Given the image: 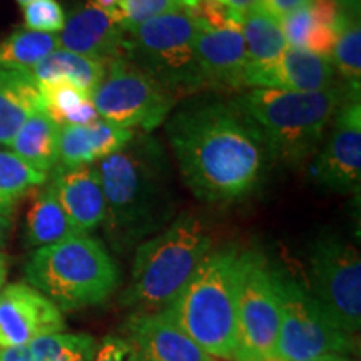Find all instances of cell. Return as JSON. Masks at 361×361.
Segmentation results:
<instances>
[{
  "mask_svg": "<svg viewBox=\"0 0 361 361\" xmlns=\"http://www.w3.org/2000/svg\"><path fill=\"white\" fill-rule=\"evenodd\" d=\"M164 126L184 184L204 202L246 200L273 164L258 126L234 99H183Z\"/></svg>",
  "mask_w": 361,
  "mask_h": 361,
  "instance_id": "1",
  "label": "cell"
},
{
  "mask_svg": "<svg viewBox=\"0 0 361 361\" xmlns=\"http://www.w3.org/2000/svg\"><path fill=\"white\" fill-rule=\"evenodd\" d=\"M104 202L102 228L112 247L128 251L164 229L174 213L173 179L166 149L151 134L99 161Z\"/></svg>",
  "mask_w": 361,
  "mask_h": 361,
  "instance_id": "2",
  "label": "cell"
},
{
  "mask_svg": "<svg viewBox=\"0 0 361 361\" xmlns=\"http://www.w3.org/2000/svg\"><path fill=\"white\" fill-rule=\"evenodd\" d=\"M360 89L336 82L318 92L247 89L234 101L258 126L271 162L300 166L318 152L336 111Z\"/></svg>",
  "mask_w": 361,
  "mask_h": 361,
  "instance_id": "3",
  "label": "cell"
},
{
  "mask_svg": "<svg viewBox=\"0 0 361 361\" xmlns=\"http://www.w3.org/2000/svg\"><path fill=\"white\" fill-rule=\"evenodd\" d=\"M241 266L243 251L236 246L211 251L173 303L162 310L213 358L236 356Z\"/></svg>",
  "mask_w": 361,
  "mask_h": 361,
  "instance_id": "4",
  "label": "cell"
},
{
  "mask_svg": "<svg viewBox=\"0 0 361 361\" xmlns=\"http://www.w3.org/2000/svg\"><path fill=\"white\" fill-rule=\"evenodd\" d=\"M211 251L209 224L194 213L178 214L161 233L137 246L121 305L134 313L166 310Z\"/></svg>",
  "mask_w": 361,
  "mask_h": 361,
  "instance_id": "5",
  "label": "cell"
},
{
  "mask_svg": "<svg viewBox=\"0 0 361 361\" xmlns=\"http://www.w3.org/2000/svg\"><path fill=\"white\" fill-rule=\"evenodd\" d=\"M24 278L66 313L106 303L119 286L121 271L102 241L78 234L34 250Z\"/></svg>",
  "mask_w": 361,
  "mask_h": 361,
  "instance_id": "6",
  "label": "cell"
},
{
  "mask_svg": "<svg viewBox=\"0 0 361 361\" xmlns=\"http://www.w3.org/2000/svg\"><path fill=\"white\" fill-rule=\"evenodd\" d=\"M196 35L197 29L183 11L162 13L126 30V59L183 101L207 90Z\"/></svg>",
  "mask_w": 361,
  "mask_h": 361,
  "instance_id": "7",
  "label": "cell"
},
{
  "mask_svg": "<svg viewBox=\"0 0 361 361\" xmlns=\"http://www.w3.org/2000/svg\"><path fill=\"white\" fill-rule=\"evenodd\" d=\"M281 323L274 358L319 361L353 351L351 335L329 318L303 283L274 271Z\"/></svg>",
  "mask_w": 361,
  "mask_h": 361,
  "instance_id": "8",
  "label": "cell"
},
{
  "mask_svg": "<svg viewBox=\"0 0 361 361\" xmlns=\"http://www.w3.org/2000/svg\"><path fill=\"white\" fill-rule=\"evenodd\" d=\"M90 99L102 121L144 134L164 124L179 102L126 57L106 62V74Z\"/></svg>",
  "mask_w": 361,
  "mask_h": 361,
  "instance_id": "9",
  "label": "cell"
},
{
  "mask_svg": "<svg viewBox=\"0 0 361 361\" xmlns=\"http://www.w3.org/2000/svg\"><path fill=\"white\" fill-rule=\"evenodd\" d=\"M281 310L274 268L263 255L243 251L238 296V348L234 361L274 358Z\"/></svg>",
  "mask_w": 361,
  "mask_h": 361,
  "instance_id": "10",
  "label": "cell"
},
{
  "mask_svg": "<svg viewBox=\"0 0 361 361\" xmlns=\"http://www.w3.org/2000/svg\"><path fill=\"white\" fill-rule=\"evenodd\" d=\"M311 296L343 331L361 324V259L358 250L340 238H319L310 252Z\"/></svg>",
  "mask_w": 361,
  "mask_h": 361,
  "instance_id": "11",
  "label": "cell"
},
{
  "mask_svg": "<svg viewBox=\"0 0 361 361\" xmlns=\"http://www.w3.org/2000/svg\"><path fill=\"white\" fill-rule=\"evenodd\" d=\"M310 166L311 179L333 192H358L361 186V101L350 94L333 117L324 142Z\"/></svg>",
  "mask_w": 361,
  "mask_h": 361,
  "instance_id": "12",
  "label": "cell"
},
{
  "mask_svg": "<svg viewBox=\"0 0 361 361\" xmlns=\"http://www.w3.org/2000/svg\"><path fill=\"white\" fill-rule=\"evenodd\" d=\"M66 319L56 305L27 283L0 291V348H20L39 338L64 333Z\"/></svg>",
  "mask_w": 361,
  "mask_h": 361,
  "instance_id": "13",
  "label": "cell"
},
{
  "mask_svg": "<svg viewBox=\"0 0 361 361\" xmlns=\"http://www.w3.org/2000/svg\"><path fill=\"white\" fill-rule=\"evenodd\" d=\"M338 82L329 59L303 49L286 47L269 64L246 67L243 89H278L290 92H318Z\"/></svg>",
  "mask_w": 361,
  "mask_h": 361,
  "instance_id": "14",
  "label": "cell"
},
{
  "mask_svg": "<svg viewBox=\"0 0 361 361\" xmlns=\"http://www.w3.org/2000/svg\"><path fill=\"white\" fill-rule=\"evenodd\" d=\"M59 49L79 54L96 61L109 62L126 57L128 37L109 12L102 11L92 0L72 8L66 17L61 35H57Z\"/></svg>",
  "mask_w": 361,
  "mask_h": 361,
  "instance_id": "15",
  "label": "cell"
},
{
  "mask_svg": "<svg viewBox=\"0 0 361 361\" xmlns=\"http://www.w3.org/2000/svg\"><path fill=\"white\" fill-rule=\"evenodd\" d=\"M123 331L141 361H216L162 311L133 313Z\"/></svg>",
  "mask_w": 361,
  "mask_h": 361,
  "instance_id": "16",
  "label": "cell"
},
{
  "mask_svg": "<svg viewBox=\"0 0 361 361\" xmlns=\"http://www.w3.org/2000/svg\"><path fill=\"white\" fill-rule=\"evenodd\" d=\"M51 184L67 218L80 234H90L102 226L106 202L97 166H57L51 173Z\"/></svg>",
  "mask_w": 361,
  "mask_h": 361,
  "instance_id": "17",
  "label": "cell"
},
{
  "mask_svg": "<svg viewBox=\"0 0 361 361\" xmlns=\"http://www.w3.org/2000/svg\"><path fill=\"white\" fill-rule=\"evenodd\" d=\"M196 56L207 90L243 89L247 56L241 27L216 32L197 30Z\"/></svg>",
  "mask_w": 361,
  "mask_h": 361,
  "instance_id": "18",
  "label": "cell"
},
{
  "mask_svg": "<svg viewBox=\"0 0 361 361\" xmlns=\"http://www.w3.org/2000/svg\"><path fill=\"white\" fill-rule=\"evenodd\" d=\"M135 134V130L117 128L102 119L90 124L61 126L57 166L74 168L94 164L121 151Z\"/></svg>",
  "mask_w": 361,
  "mask_h": 361,
  "instance_id": "19",
  "label": "cell"
},
{
  "mask_svg": "<svg viewBox=\"0 0 361 361\" xmlns=\"http://www.w3.org/2000/svg\"><path fill=\"white\" fill-rule=\"evenodd\" d=\"M44 111L39 84L29 71L0 69V146L11 144L24 123Z\"/></svg>",
  "mask_w": 361,
  "mask_h": 361,
  "instance_id": "20",
  "label": "cell"
},
{
  "mask_svg": "<svg viewBox=\"0 0 361 361\" xmlns=\"http://www.w3.org/2000/svg\"><path fill=\"white\" fill-rule=\"evenodd\" d=\"M80 234L67 218L66 211L59 202L51 180L42 184L35 194L25 219V245L34 250L56 245L72 236Z\"/></svg>",
  "mask_w": 361,
  "mask_h": 361,
  "instance_id": "21",
  "label": "cell"
},
{
  "mask_svg": "<svg viewBox=\"0 0 361 361\" xmlns=\"http://www.w3.org/2000/svg\"><path fill=\"white\" fill-rule=\"evenodd\" d=\"M59 134L61 126L47 112L39 111L19 129L11 149L30 168L49 176L59 162Z\"/></svg>",
  "mask_w": 361,
  "mask_h": 361,
  "instance_id": "22",
  "label": "cell"
},
{
  "mask_svg": "<svg viewBox=\"0 0 361 361\" xmlns=\"http://www.w3.org/2000/svg\"><path fill=\"white\" fill-rule=\"evenodd\" d=\"M29 74L37 84L67 80L90 96L106 74V62L79 56L64 49H56L37 66L29 69Z\"/></svg>",
  "mask_w": 361,
  "mask_h": 361,
  "instance_id": "23",
  "label": "cell"
},
{
  "mask_svg": "<svg viewBox=\"0 0 361 361\" xmlns=\"http://www.w3.org/2000/svg\"><path fill=\"white\" fill-rule=\"evenodd\" d=\"M44 111L59 126L90 124L101 119L87 92L67 80L39 84Z\"/></svg>",
  "mask_w": 361,
  "mask_h": 361,
  "instance_id": "24",
  "label": "cell"
},
{
  "mask_svg": "<svg viewBox=\"0 0 361 361\" xmlns=\"http://www.w3.org/2000/svg\"><path fill=\"white\" fill-rule=\"evenodd\" d=\"M241 34L246 45L247 67L269 64L288 47L281 22L258 7L243 13Z\"/></svg>",
  "mask_w": 361,
  "mask_h": 361,
  "instance_id": "25",
  "label": "cell"
},
{
  "mask_svg": "<svg viewBox=\"0 0 361 361\" xmlns=\"http://www.w3.org/2000/svg\"><path fill=\"white\" fill-rule=\"evenodd\" d=\"M47 174L30 168L12 151H0V214L13 216L27 194L47 183Z\"/></svg>",
  "mask_w": 361,
  "mask_h": 361,
  "instance_id": "26",
  "label": "cell"
},
{
  "mask_svg": "<svg viewBox=\"0 0 361 361\" xmlns=\"http://www.w3.org/2000/svg\"><path fill=\"white\" fill-rule=\"evenodd\" d=\"M59 49L57 35L17 29L0 40V69L29 71Z\"/></svg>",
  "mask_w": 361,
  "mask_h": 361,
  "instance_id": "27",
  "label": "cell"
},
{
  "mask_svg": "<svg viewBox=\"0 0 361 361\" xmlns=\"http://www.w3.org/2000/svg\"><path fill=\"white\" fill-rule=\"evenodd\" d=\"M27 361H94L97 345L84 333H57L24 346Z\"/></svg>",
  "mask_w": 361,
  "mask_h": 361,
  "instance_id": "28",
  "label": "cell"
},
{
  "mask_svg": "<svg viewBox=\"0 0 361 361\" xmlns=\"http://www.w3.org/2000/svg\"><path fill=\"white\" fill-rule=\"evenodd\" d=\"M340 82L348 87H361V24L360 17H348L338 34L336 44L329 56Z\"/></svg>",
  "mask_w": 361,
  "mask_h": 361,
  "instance_id": "29",
  "label": "cell"
},
{
  "mask_svg": "<svg viewBox=\"0 0 361 361\" xmlns=\"http://www.w3.org/2000/svg\"><path fill=\"white\" fill-rule=\"evenodd\" d=\"M180 11L186 13L200 32L241 27V13L231 11L219 0H183Z\"/></svg>",
  "mask_w": 361,
  "mask_h": 361,
  "instance_id": "30",
  "label": "cell"
},
{
  "mask_svg": "<svg viewBox=\"0 0 361 361\" xmlns=\"http://www.w3.org/2000/svg\"><path fill=\"white\" fill-rule=\"evenodd\" d=\"M183 0H123L117 22L124 30L142 24L152 17L180 11Z\"/></svg>",
  "mask_w": 361,
  "mask_h": 361,
  "instance_id": "31",
  "label": "cell"
},
{
  "mask_svg": "<svg viewBox=\"0 0 361 361\" xmlns=\"http://www.w3.org/2000/svg\"><path fill=\"white\" fill-rule=\"evenodd\" d=\"M66 24V12L57 0H34L24 7V25L27 30L42 34L61 32Z\"/></svg>",
  "mask_w": 361,
  "mask_h": 361,
  "instance_id": "32",
  "label": "cell"
},
{
  "mask_svg": "<svg viewBox=\"0 0 361 361\" xmlns=\"http://www.w3.org/2000/svg\"><path fill=\"white\" fill-rule=\"evenodd\" d=\"M94 361H141L134 346L124 336H106L96 351Z\"/></svg>",
  "mask_w": 361,
  "mask_h": 361,
  "instance_id": "33",
  "label": "cell"
},
{
  "mask_svg": "<svg viewBox=\"0 0 361 361\" xmlns=\"http://www.w3.org/2000/svg\"><path fill=\"white\" fill-rule=\"evenodd\" d=\"M310 0H259L258 8L273 16L274 19H283L288 13L305 7Z\"/></svg>",
  "mask_w": 361,
  "mask_h": 361,
  "instance_id": "34",
  "label": "cell"
},
{
  "mask_svg": "<svg viewBox=\"0 0 361 361\" xmlns=\"http://www.w3.org/2000/svg\"><path fill=\"white\" fill-rule=\"evenodd\" d=\"M13 228V216L0 214V251L7 246Z\"/></svg>",
  "mask_w": 361,
  "mask_h": 361,
  "instance_id": "35",
  "label": "cell"
},
{
  "mask_svg": "<svg viewBox=\"0 0 361 361\" xmlns=\"http://www.w3.org/2000/svg\"><path fill=\"white\" fill-rule=\"evenodd\" d=\"M219 2H223L226 7H229L231 11L238 12V13H246L250 12L251 8L258 7L259 0H219Z\"/></svg>",
  "mask_w": 361,
  "mask_h": 361,
  "instance_id": "36",
  "label": "cell"
},
{
  "mask_svg": "<svg viewBox=\"0 0 361 361\" xmlns=\"http://www.w3.org/2000/svg\"><path fill=\"white\" fill-rule=\"evenodd\" d=\"M0 361H27L25 348H0Z\"/></svg>",
  "mask_w": 361,
  "mask_h": 361,
  "instance_id": "37",
  "label": "cell"
},
{
  "mask_svg": "<svg viewBox=\"0 0 361 361\" xmlns=\"http://www.w3.org/2000/svg\"><path fill=\"white\" fill-rule=\"evenodd\" d=\"M335 2L338 4V7H340L345 13H348V16L360 17L361 0H335Z\"/></svg>",
  "mask_w": 361,
  "mask_h": 361,
  "instance_id": "38",
  "label": "cell"
},
{
  "mask_svg": "<svg viewBox=\"0 0 361 361\" xmlns=\"http://www.w3.org/2000/svg\"><path fill=\"white\" fill-rule=\"evenodd\" d=\"M94 4H96L97 7H101L102 11L109 12L112 17L117 20V13H119V8H121V4H123V0H92Z\"/></svg>",
  "mask_w": 361,
  "mask_h": 361,
  "instance_id": "39",
  "label": "cell"
},
{
  "mask_svg": "<svg viewBox=\"0 0 361 361\" xmlns=\"http://www.w3.org/2000/svg\"><path fill=\"white\" fill-rule=\"evenodd\" d=\"M8 266H11V259H8V256L4 255V252H0V291H2V288L6 286Z\"/></svg>",
  "mask_w": 361,
  "mask_h": 361,
  "instance_id": "40",
  "label": "cell"
},
{
  "mask_svg": "<svg viewBox=\"0 0 361 361\" xmlns=\"http://www.w3.org/2000/svg\"><path fill=\"white\" fill-rule=\"evenodd\" d=\"M16 2H17V4H19V6H20V7H25V6H29V4H30V2H34V0H16Z\"/></svg>",
  "mask_w": 361,
  "mask_h": 361,
  "instance_id": "41",
  "label": "cell"
},
{
  "mask_svg": "<svg viewBox=\"0 0 361 361\" xmlns=\"http://www.w3.org/2000/svg\"><path fill=\"white\" fill-rule=\"evenodd\" d=\"M336 361H350V360H346V358H345V356H338V358H336Z\"/></svg>",
  "mask_w": 361,
  "mask_h": 361,
  "instance_id": "42",
  "label": "cell"
},
{
  "mask_svg": "<svg viewBox=\"0 0 361 361\" xmlns=\"http://www.w3.org/2000/svg\"><path fill=\"white\" fill-rule=\"evenodd\" d=\"M338 358V356H336ZM336 358H328V360H319V361H336Z\"/></svg>",
  "mask_w": 361,
  "mask_h": 361,
  "instance_id": "43",
  "label": "cell"
},
{
  "mask_svg": "<svg viewBox=\"0 0 361 361\" xmlns=\"http://www.w3.org/2000/svg\"><path fill=\"white\" fill-rule=\"evenodd\" d=\"M266 361H283V360H279V358H269V360H266Z\"/></svg>",
  "mask_w": 361,
  "mask_h": 361,
  "instance_id": "44",
  "label": "cell"
}]
</instances>
